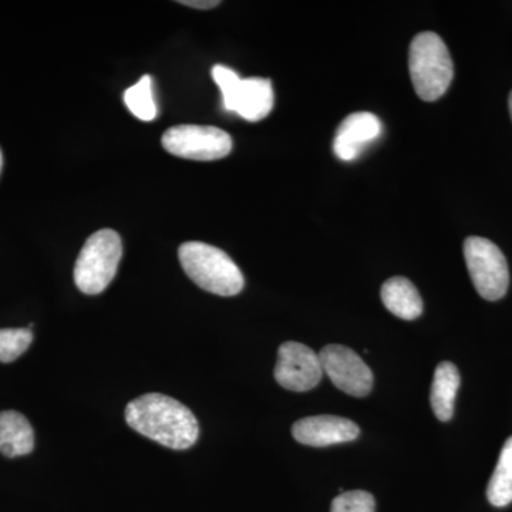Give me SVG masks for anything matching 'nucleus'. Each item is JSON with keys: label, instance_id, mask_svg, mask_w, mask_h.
Returning <instances> with one entry per match:
<instances>
[{"label": "nucleus", "instance_id": "1", "mask_svg": "<svg viewBox=\"0 0 512 512\" xmlns=\"http://www.w3.org/2000/svg\"><path fill=\"white\" fill-rule=\"evenodd\" d=\"M131 429L173 450H187L197 443L200 426L187 406L161 393H148L127 404Z\"/></svg>", "mask_w": 512, "mask_h": 512}, {"label": "nucleus", "instance_id": "2", "mask_svg": "<svg viewBox=\"0 0 512 512\" xmlns=\"http://www.w3.org/2000/svg\"><path fill=\"white\" fill-rule=\"evenodd\" d=\"M185 274L204 291L235 296L244 289L241 269L227 252L204 242H185L178 249Z\"/></svg>", "mask_w": 512, "mask_h": 512}, {"label": "nucleus", "instance_id": "3", "mask_svg": "<svg viewBox=\"0 0 512 512\" xmlns=\"http://www.w3.org/2000/svg\"><path fill=\"white\" fill-rule=\"evenodd\" d=\"M409 70L414 90L424 101L446 94L454 79V64L446 43L433 32L414 37L409 52Z\"/></svg>", "mask_w": 512, "mask_h": 512}, {"label": "nucleus", "instance_id": "4", "mask_svg": "<svg viewBox=\"0 0 512 512\" xmlns=\"http://www.w3.org/2000/svg\"><path fill=\"white\" fill-rule=\"evenodd\" d=\"M123 256V242L113 229H101L87 239L74 265V282L86 295H99L113 281Z\"/></svg>", "mask_w": 512, "mask_h": 512}, {"label": "nucleus", "instance_id": "5", "mask_svg": "<svg viewBox=\"0 0 512 512\" xmlns=\"http://www.w3.org/2000/svg\"><path fill=\"white\" fill-rule=\"evenodd\" d=\"M212 79L220 87L224 109L242 119L264 120L274 109V87L269 79H241L234 70L222 64L212 67Z\"/></svg>", "mask_w": 512, "mask_h": 512}, {"label": "nucleus", "instance_id": "6", "mask_svg": "<svg viewBox=\"0 0 512 512\" xmlns=\"http://www.w3.org/2000/svg\"><path fill=\"white\" fill-rule=\"evenodd\" d=\"M464 258L478 295L491 302L504 298L510 285V271L501 249L490 239L468 237Z\"/></svg>", "mask_w": 512, "mask_h": 512}, {"label": "nucleus", "instance_id": "7", "mask_svg": "<svg viewBox=\"0 0 512 512\" xmlns=\"http://www.w3.org/2000/svg\"><path fill=\"white\" fill-rule=\"evenodd\" d=\"M161 141L167 153L187 160H221L232 150V138L227 131L212 126L183 124L171 127Z\"/></svg>", "mask_w": 512, "mask_h": 512}, {"label": "nucleus", "instance_id": "8", "mask_svg": "<svg viewBox=\"0 0 512 512\" xmlns=\"http://www.w3.org/2000/svg\"><path fill=\"white\" fill-rule=\"evenodd\" d=\"M323 373L339 390L353 397H366L372 392L375 377L355 350L342 345L325 346L319 353Z\"/></svg>", "mask_w": 512, "mask_h": 512}, {"label": "nucleus", "instance_id": "9", "mask_svg": "<svg viewBox=\"0 0 512 512\" xmlns=\"http://www.w3.org/2000/svg\"><path fill=\"white\" fill-rule=\"evenodd\" d=\"M323 376L319 355L309 346L286 342L278 350L275 366L276 382L291 392H309L315 389Z\"/></svg>", "mask_w": 512, "mask_h": 512}, {"label": "nucleus", "instance_id": "10", "mask_svg": "<svg viewBox=\"0 0 512 512\" xmlns=\"http://www.w3.org/2000/svg\"><path fill=\"white\" fill-rule=\"evenodd\" d=\"M355 421L339 416L303 417L292 426L293 439L309 447H328L349 443L359 437Z\"/></svg>", "mask_w": 512, "mask_h": 512}, {"label": "nucleus", "instance_id": "11", "mask_svg": "<svg viewBox=\"0 0 512 512\" xmlns=\"http://www.w3.org/2000/svg\"><path fill=\"white\" fill-rule=\"evenodd\" d=\"M382 123L375 114L360 111L342 121L333 141V151L343 161H353L362 153L367 144L379 138Z\"/></svg>", "mask_w": 512, "mask_h": 512}, {"label": "nucleus", "instance_id": "12", "mask_svg": "<svg viewBox=\"0 0 512 512\" xmlns=\"http://www.w3.org/2000/svg\"><path fill=\"white\" fill-rule=\"evenodd\" d=\"M383 305L387 311L403 320L420 318L423 313V299L412 281L403 276L387 279L382 286Z\"/></svg>", "mask_w": 512, "mask_h": 512}, {"label": "nucleus", "instance_id": "13", "mask_svg": "<svg viewBox=\"0 0 512 512\" xmlns=\"http://www.w3.org/2000/svg\"><path fill=\"white\" fill-rule=\"evenodd\" d=\"M35 448V433L23 414L0 413V453L9 458L28 456Z\"/></svg>", "mask_w": 512, "mask_h": 512}, {"label": "nucleus", "instance_id": "14", "mask_svg": "<svg viewBox=\"0 0 512 512\" xmlns=\"http://www.w3.org/2000/svg\"><path fill=\"white\" fill-rule=\"evenodd\" d=\"M461 377L457 366L451 362H441L434 372L431 384V409L440 421H450L454 416L458 387Z\"/></svg>", "mask_w": 512, "mask_h": 512}, {"label": "nucleus", "instance_id": "15", "mask_svg": "<svg viewBox=\"0 0 512 512\" xmlns=\"http://www.w3.org/2000/svg\"><path fill=\"white\" fill-rule=\"evenodd\" d=\"M487 498L494 507L503 508L512 503V437L505 441L497 467L487 487Z\"/></svg>", "mask_w": 512, "mask_h": 512}, {"label": "nucleus", "instance_id": "16", "mask_svg": "<svg viewBox=\"0 0 512 512\" xmlns=\"http://www.w3.org/2000/svg\"><path fill=\"white\" fill-rule=\"evenodd\" d=\"M124 103L137 119L141 121L156 119L158 110L156 101H154L153 80L148 74L141 77L140 82L126 90Z\"/></svg>", "mask_w": 512, "mask_h": 512}, {"label": "nucleus", "instance_id": "17", "mask_svg": "<svg viewBox=\"0 0 512 512\" xmlns=\"http://www.w3.org/2000/svg\"><path fill=\"white\" fill-rule=\"evenodd\" d=\"M30 328L0 329V362H15L29 349L33 342Z\"/></svg>", "mask_w": 512, "mask_h": 512}, {"label": "nucleus", "instance_id": "18", "mask_svg": "<svg viewBox=\"0 0 512 512\" xmlns=\"http://www.w3.org/2000/svg\"><path fill=\"white\" fill-rule=\"evenodd\" d=\"M376 501L367 491L355 490L336 497L330 512H375Z\"/></svg>", "mask_w": 512, "mask_h": 512}, {"label": "nucleus", "instance_id": "19", "mask_svg": "<svg viewBox=\"0 0 512 512\" xmlns=\"http://www.w3.org/2000/svg\"><path fill=\"white\" fill-rule=\"evenodd\" d=\"M181 5L190 6V8L194 9H214L220 5L221 2L218 0H181Z\"/></svg>", "mask_w": 512, "mask_h": 512}, {"label": "nucleus", "instance_id": "20", "mask_svg": "<svg viewBox=\"0 0 512 512\" xmlns=\"http://www.w3.org/2000/svg\"><path fill=\"white\" fill-rule=\"evenodd\" d=\"M508 106H510V113H511V119H512V92L510 94V100H508Z\"/></svg>", "mask_w": 512, "mask_h": 512}, {"label": "nucleus", "instance_id": "21", "mask_svg": "<svg viewBox=\"0 0 512 512\" xmlns=\"http://www.w3.org/2000/svg\"><path fill=\"white\" fill-rule=\"evenodd\" d=\"M2 165H3V156H2V151H0V171H2Z\"/></svg>", "mask_w": 512, "mask_h": 512}]
</instances>
